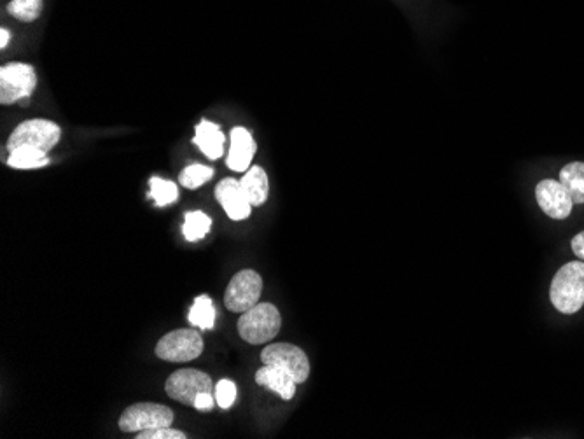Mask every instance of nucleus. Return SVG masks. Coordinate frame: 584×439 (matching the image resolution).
Segmentation results:
<instances>
[{
	"instance_id": "nucleus-1",
	"label": "nucleus",
	"mask_w": 584,
	"mask_h": 439,
	"mask_svg": "<svg viewBox=\"0 0 584 439\" xmlns=\"http://www.w3.org/2000/svg\"><path fill=\"white\" fill-rule=\"evenodd\" d=\"M553 307L562 314H576L584 305V263L572 261L558 270L551 282Z\"/></svg>"
},
{
	"instance_id": "nucleus-2",
	"label": "nucleus",
	"mask_w": 584,
	"mask_h": 439,
	"mask_svg": "<svg viewBox=\"0 0 584 439\" xmlns=\"http://www.w3.org/2000/svg\"><path fill=\"white\" fill-rule=\"evenodd\" d=\"M280 326L282 317L277 307H273L272 303H258L242 314L238 321V333L247 343L263 345L279 335Z\"/></svg>"
},
{
	"instance_id": "nucleus-3",
	"label": "nucleus",
	"mask_w": 584,
	"mask_h": 439,
	"mask_svg": "<svg viewBox=\"0 0 584 439\" xmlns=\"http://www.w3.org/2000/svg\"><path fill=\"white\" fill-rule=\"evenodd\" d=\"M203 338L195 329H177L156 345V356L170 363H189L202 356Z\"/></svg>"
},
{
	"instance_id": "nucleus-4",
	"label": "nucleus",
	"mask_w": 584,
	"mask_h": 439,
	"mask_svg": "<svg viewBox=\"0 0 584 439\" xmlns=\"http://www.w3.org/2000/svg\"><path fill=\"white\" fill-rule=\"evenodd\" d=\"M60 128L46 119H30L21 123L7 140V149L13 151L16 147L28 146L49 153L60 140Z\"/></svg>"
},
{
	"instance_id": "nucleus-5",
	"label": "nucleus",
	"mask_w": 584,
	"mask_h": 439,
	"mask_svg": "<svg viewBox=\"0 0 584 439\" xmlns=\"http://www.w3.org/2000/svg\"><path fill=\"white\" fill-rule=\"evenodd\" d=\"M263 293V279L254 270L238 272L224 293V305L235 314H244L256 307Z\"/></svg>"
},
{
	"instance_id": "nucleus-6",
	"label": "nucleus",
	"mask_w": 584,
	"mask_h": 439,
	"mask_svg": "<svg viewBox=\"0 0 584 439\" xmlns=\"http://www.w3.org/2000/svg\"><path fill=\"white\" fill-rule=\"evenodd\" d=\"M37 84V76L28 63H9L0 70V102L4 105L16 104L32 95Z\"/></svg>"
},
{
	"instance_id": "nucleus-7",
	"label": "nucleus",
	"mask_w": 584,
	"mask_h": 439,
	"mask_svg": "<svg viewBox=\"0 0 584 439\" xmlns=\"http://www.w3.org/2000/svg\"><path fill=\"white\" fill-rule=\"evenodd\" d=\"M174 412L156 403H137L128 406L119 417V429L125 433H140L154 427L172 426Z\"/></svg>"
},
{
	"instance_id": "nucleus-8",
	"label": "nucleus",
	"mask_w": 584,
	"mask_h": 439,
	"mask_svg": "<svg viewBox=\"0 0 584 439\" xmlns=\"http://www.w3.org/2000/svg\"><path fill=\"white\" fill-rule=\"evenodd\" d=\"M261 361L287 371L296 384H305L310 377V361L305 352L291 343H273L261 352Z\"/></svg>"
},
{
	"instance_id": "nucleus-9",
	"label": "nucleus",
	"mask_w": 584,
	"mask_h": 439,
	"mask_svg": "<svg viewBox=\"0 0 584 439\" xmlns=\"http://www.w3.org/2000/svg\"><path fill=\"white\" fill-rule=\"evenodd\" d=\"M212 389L214 384L207 373L189 368L175 371L165 384V391L170 398L188 406H195L198 396L203 392H212Z\"/></svg>"
},
{
	"instance_id": "nucleus-10",
	"label": "nucleus",
	"mask_w": 584,
	"mask_h": 439,
	"mask_svg": "<svg viewBox=\"0 0 584 439\" xmlns=\"http://www.w3.org/2000/svg\"><path fill=\"white\" fill-rule=\"evenodd\" d=\"M536 198L539 207L551 219L562 221V219L571 216L574 202L567 193V189L562 186V182L551 181V179L539 182L536 188Z\"/></svg>"
},
{
	"instance_id": "nucleus-11",
	"label": "nucleus",
	"mask_w": 584,
	"mask_h": 439,
	"mask_svg": "<svg viewBox=\"0 0 584 439\" xmlns=\"http://www.w3.org/2000/svg\"><path fill=\"white\" fill-rule=\"evenodd\" d=\"M216 198L233 221H244L251 216V202L247 200V196L240 188V182L235 181V179H224L223 182H219L216 188Z\"/></svg>"
},
{
	"instance_id": "nucleus-12",
	"label": "nucleus",
	"mask_w": 584,
	"mask_h": 439,
	"mask_svg": "<svg viewBox=\"0 0 584 439\" xmlns=\"http://www.w3.org/2000/svg\"><path fill=\"white\" fill-rule=\"evenodd\" d=\"M256 154V142L247 128L237 126L231 130V147L228 154V167L235 172H245L251 167L252 158Z\"/></svg>"
},
{
	"instance_id": "nucleus-13",
	"label": "nucleus",
	"mask_w": 584,
	"mask_h": 439,
	"mask_svg": "<svg viewBox=\"0 0 584 439\" xmlns=\"http://www.w3.org/2000/svg\"><path fill=\"white\" fill-rule=\"evenodd\" d=\"M256 382L261 387H266L270 391L277 392L280 398L286 399V401L294 398L296 385H298L287 371L282 370V368H277V366H268V364H263V368L258 370V373H256Z\"/></svg>"
},
{
	"instance_id": "nucleus-14",
	"label": "nucleus",
	"mask_w": 584,
	"mask_h": 439,
	"mask_svg": "<svg viewBox=\"0 0 584 439\" xmlns=\"http://www.w3.org/2000/svg\"><path fill=\"white\" fill-rule=\"evenodd\" d=\"M193 142L200 147V151L210 160H217V158L223 156L224 135L221 132V128L216 123H212V121L203 119L202 123L196 126Z\"/></svg>"
},
{
	"instance_id": "nucleus-15",
	"label": "nucleus",
	"mask_w": 584,
	"mask_h": 439,
	"mask_svg": "<svg viewBox=\"0 0 584 439\" xmlns=\"http://www.w3.org/2000/svg\"><path fill=\"white\" fill-rule=\"evenodd\" d=\"M240 188L247 196V200L251 202L252 207H259V205H263L266 202L268 191H270L268 175L261 167L249 168V172L240 181Z\"/></svg>"
},
{
	"instance_id": "nucleus-16",
	"label": "nucleus",
	"mask_w": 584,
	"mask_h": 439,
	"mask_svg": "<svg viewBox=\"0 0 584 439\" xmlns=\"http://www.w3.org/2000/svg\"><path fill=\"white\" fill-rule=\"evenodd\" d=\"M48 153H42L35 147L21 146L9 151V167L18 168V170H32V168H41L48 165Z\"/></svg>"
},
{
	"instance_id": "nucleus-17",
	"label": "nucleus",
	"mask_w": 584,
	"mask_h": 439,
	"mask_svg": "<svg viewBox=\"0 0 584 439\" xmlns=\"http://www.w3.org/2000/svg\"><path fill=\"white\" fill-rule=\"evenodd\" d=\"M560 182L574 203H584V163L574 161L560 172Z\"/></svg>"
},
{
	"instance_id": "nucleus-18",
	"label": "nucleus",
	"mask_w": 584,
	"mask_h": 439,
	"mask_svg": "<svg viewBox=\"0 0 584 439\" xmlns=\"http://www.w3.org/2000/svg\"><path fill=\"white\" fill-rule=\"evenodd\" d=\"M189 322L195 326V328L200 329H214V324H216V308H214V303L210 300L207 294L203 296H198L193 307H191V312H189Z\"/></svg>"
},
{
	"instance_id": "nucleus-19",
	"label": "nucleus",
	"mask_w": 584,
	"mask_h": 439,
	"mask_svg": "<svg viewBox=\"0 0 584 439\" xmlns=\"http://www.w3.org/2000/svg\"><path fill=\"white\" fill-rule=\"evenodd\" d=\"M210 226H212V219L205 212L195 210V212H188L184 217L182 233L188 242H196L209 233Z\"/></svg>"
},
{
	"instance_id": "nucleus-20",
	"label": "nucleus",
	"mask_w": 584,
	"mask_h": 439,
	"mask_svg": "<svg viewBox=\"0 0 584 439\" xmlns=\"http://www.w3.org/2000/svg\"><path fill=\"white\" fill-rule=\"evenodd\" d=\"M149 184H151V193H149V196L153 198L156 207H167V205H172V203L177 202L179 188H177V184H174V182L163 181L160 177H153Z\"/></svg>"
},
{
	"instance_id": "nucleus-21",
	"label": "nucleus",
	"mask_w": 584,
	"mask_h": 439,
	"mask_svg": "<svg viewBox=\"0 0 584 439\" xmlns=\"http://www.w3.org/2000/svg\"><path fill=\"white\" fill-rule=\"evenodd\" d=\"M7 11L16 20L30 23V21H35L41 16L42 0H13L7 7Z\"/></svg>"
},
{
	"instance_id": "nucleus-22",
	"label": "nucleus",
	"mask_w": 584,
	"mask_h": 439,
	"mask_svg": "<svg viewBox=\"0 0 584 439\" xmlns=\"http://www.w3.org/2000/svg\"><path fill=\"white\" fill-rule=\"evenodd\" d=\"M214 177V170L210 167H205V165H189V167L184 168L181 174L182 186L188 189H196L203 186L205 182L210 181Z\"/></svg>"
},
{
	"instance_id": "nucleus-23",
	"label": "nucleus",
	"mask_w": 584,
	"mask_h": 439,
	"mask_svg": "<svg viewBox=\"0 0 584 439\" xmlns=\"http://www.w3.org/2000/svg\"><path fill=\"white\" fill-rule=\"evenodd\" d=\"M237 399V385L233 384L228 378L221 380L216 385V403L221 406L223 410H228Z\"/></svg>"
},
{
	"instance_id": "nucleus-24",
	"label": "nucleus",
	"mask_w": 584,
	"mask_h": 439,
	"mask_svg": "<svg viewBox=\"0 0 584 439\" xmlns=\"http://www.w3.org/2000/svg\"><path fill=\"white\" fill-rule=\"evenodd\" d=\"M137 439H186L188 436L182 433V431H177L172 426L154 427V429H146V431H140L135 436Z\"/></svg>"
},
{
	"instance_id": "nucleus-25",
	"label": "nucleus",
	"mask_w": 584,
	"mask_h": 439,
	"mask_svg": "<svg viewBox=\"0 0 584 439\" xmlns=\"http://www.w3.org/2000/svg\"><path fill=\"white\" fill-rule=\"evenodd\" d=\"M214 403H216V396L212 392H203L196 399L195 408L196 410H200V412H210Z\"/></svg>"
},
{
	"instance_id": "nucleus-26",
	"label": "nucleus",
	"mask_w": 584,
	"mask_h": 439,
	"mask_svg": "<svg viewBox=\"0 0 584 439\" xmlns=\"http://www.w3.org/2000/svg\"><path fill=\"white\" fill-rule=\"evenodd\" d=\"M572 252L584 261V231L572 238Z\"/></svg>"
},
{
	"instance_id": "nucleus-27",
	"label": "nucleus",
	"mask_w": 584,
	"mask_h": 439,
	"mask_svg": "<svg viewBox=\"0 0 584 439\" xmlns=\"http://www.w3.org/2000/svg\"><path fill=\"white\" fill-rule=\"evenodd\" d=\"M9 39H11V32H9L7 28H2V30H0V48H7Z\"/></svg>"
}]
</instances>
